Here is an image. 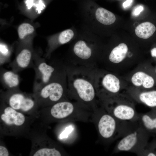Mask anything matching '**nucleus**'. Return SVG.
I'll return each mask as SVG.
<instances>
[{"mask_svg": "<svg viewBox=\"0 0 156 156\" xmlns=\"http://www.w3.org/2000/svg\"><path fill=\"white\" fill-rule=\"evenodd\" d=\"M36 144L31 155L34 156H60L61 153L56 148L50 147L45 144V142H40Z\"/></svg>", "mask_w": 156, "mask_h": 156, "instance_id": "obj_18", "label": "nucleus"}, {"mask_svg": "<svg viewBox=\"0 0 156 156\" xmlns=\"http://www.w3.org/2000/svg\"><path fill=\"white\" fill-rule=\"evenodd\" d=\"M145 61L124 75L121 76L129 86L142 90H148L155 86L154 77L147 71Z\"/></svg>", "mask_w": 156, "mask_h": 156, "instance_id": "obj_7", "label": "nucleus"}, {"mask_svg": "<svg viewBox=\"0 0 156 156\" xmlns=\"http://www.w3.org/2000/svg\"><path fill=\"white\" fill-rule=\"evenodd\" d=\"M33 57L31 50L27 47L21 49L10 64L12 70L18 73L25 69L33 67Z\"/></svg>", "mask_w": 156, "mask_h": 156, "instance_id": "obj_12", "label": "nucleus"}, {"mask_svg": "<svg viewBox=\"0 0 156 156\" xmlns=\"http://www.w3.org/2000/svg\"><path fill=\"white\" fill-rule=\"evenodd\" d=\"M132 122L120 121L109 113L104 112L98 119L97 129L101 137L110 140L123 136L131 127Z\"/></svg>", "mask_w": 156, "mask_h": 156, "instance_id": "obj_4", "label": "nucleus"}, {"mask_svg": "<svg viewBox=\"0 0 156 156\" xmlns=\"http://www.w3.org/2000/svg\"><path fill=\"white\" fill-rule=\"evenodd\" d=\"M8 49L6 46L3 44H0L1 54L4 56L6 57L8 55Z\"/></svg>", "mask_w": 156, "mask_h": 156, "instance_id": "obj_21", "label": "nucleus"}, {"mask_svg": "<svg viewBox=\"0 0 156 156\" xmlns=\"http://www.w3.org/2000/svg\"><path fill=\"white\" fill-rule=\"evenodd\" d=\"M1 100L8 106L26 116L38 114L39 107L33 93L22 92L20 89L1 91Z\"/></svg>", "mask_w": 156, "mask_h": 156, "instance_id": "obj_2", "label": "nucleus"}, {"mask_svg": "<svg viewBox=\"0 0 156 156\" xmlns=\"http://www.w3.org/2000/svg\"><path fill=\"white\" fill-rule=\"evenodd\" d=\"M0 125L1 131L5 135H18L26 134L30 125V118L1 101Z\"/></svg>", "mask_w": 156, "mask_h": 156, "instance_id": "obj_1", "label": "nucleus"}, {"mask_svg": "<svg viewBox=\"0 0 156 156\" xmlns=\"http://www.w3.org/2000/svg\"><path fill=\"white\" fill-rule=\"evenodd\" d=\"M127 92L133 99L156 110V90H142L129 86Z\"/></svg>", "mask_w": 156, "mask_h": 156, "instance_id": "obj_11", "label": "nucleus"}, {"mask_svg": "<svg viewBox=\"0 0 156 156\" xmlns=\"http://www.w3.org/2000/svg\"><path fill=\"white\" fill-rule=\"evenodd\" d=\"M35 76L33 91H36L50 82L57 79L55 75V69L45 60L36 56L33 57V66Z\"/></svg>", "mask_w": 156, "mask_h": 156, "instance_id": "obj_8", "label": "nucleus"}, {"mask_svg": "<svg viewBox=\"0 0 156 156\" xmlns=\"http://www.w3.org/2000/svg\"></svg>", "mask_w": 156, "mask_h": 156, "instance_id": "obj_28", "label": "nucleus"}, {"mask_svg": "<svg viewBox=\"0 0 156 156\" xmlns=\"http://www.w3.org/2000/svg\"><path fill=\"white\" fill-rule=\"evenodd\" d=\"M151 56L153 57H156V47H154L151 50Z\"/></svg>", "mask_w": 156, "mask_h": 156, "instance_id": "obj_25", "label": "nucleus"}, {"mask_svg": "<svg viewBox=\"0 0 156 156\" xmlns=\"http://www.w3.org/2000/svg\"><path fill=\"white\" fill-rule=\"evenodd\" d=\"M73 129V128L70 126L67 127L60 135L59 138L62 139L67 138Z\"/></svg>", "mask_w": 156, "mask_h": 156, "instance_id": "obj_20", "label": "nucleus"}, {"mask_svg": "<svg viewBox=\"0 0 156 156\" xmlns=\"http://www.w3.org/2000/svg\"><path fill=\"white\" fill-rule=\"evenodd\" d=\"M101 84L105 90L112 96L127 92V82L116 74L108 73L103 77Z\"/></svg>", "mask_w": 156, "mask_h": 156, "instance_id": "obj_9", "label": "nucleus"}, {"mask_svg": "<svg viewBox=\"0 0 156 156\" xmlns=\"http://www.w3.org/2000/svg\"><path fill=\"white\" fill-rule=\"evenodd\" d=\"M155 73H156V68H155Z\"/></svg>", "mask_w": 156, "mask_h": 156, "instance_id": "obj_27", "label": "nucleus"}, {"mask_svg": "<svg viewBox=\"0 0 156 156\" xmlns=\"http://www.w3.org/2000/svg\"><path fill=\"white\" fill-rule=\"evenodd\" d=\"M34 30L33 26L28 23L21 24L18 29V37L21 39H23L26 36L31 34Z\"/></svg>", "mask_w": 156, "mask_h": 156, "instance_id": "obj_19", "label": "nucleus"}, {"mask_svg": "<svg viewBox=\"0 0 156 156\" xmlns=\"http://www.w3.org/2000/svg\"><path fill=\"white\" fill-rule=\"evenodd\" d=\"M73 85L78 96L83 101L89 102L94 99L95 90L89 82L83 79L78 78L74 80Z\"/></svg>", "mask_w": 156, "mask_h": 156, "instance_id": "obj_13", "label": "nucleus"}, {"mask_svg": "<svg viewBox=\"0 0 156 156\" xmlns=\"http://www.w3.org/2000/svg\"><path fill=\"white\" fill-rule=\"evenodd\" d=\"M46 108L48 109L50 117L55 120H65L71 118L76 112L74 105L66 101H60Z\"/></svg>", "mask_w": 156, "mask_h": 156, "instance_id": "obj_10", "label": "nucleus"}, {"mask_svg": "<svg viewBox=\"0 0 156 156\" xmlns=\"http://www.w3.org/2000/svg\"><path fill=\"white\" fill-rule=\"evenodd\" d=\"M9 153L7 148L4 146H0V156H8Z\"/></svg>", "mask_w": 156, "mask_h": 156, "instance_id": "obj_22", "label": "nucleus"}, {"mask_svg": "<svg viewBox=\"0 0 156 156\" xmlns=\"http://www.w3.org/2000/svg\"><path fill=\"white\" fill-rule=\"evenodd\" d=\"M150 135L137 121L122 136L116 145L114 152H130L138 155L148 144Z\"/></svg>", "mask_w": 156, "mask_h": 156, "instance_id": "obj_3", "label": "nucleus"}, {"mask_svg": "<svg viewBox=\"0 0 156 156\" xmlns=\"http://www.w3.org/2000/svg\"><path fill=\"white\" fill-rule=\"evenodd\" d=\"M0 75L1 83L6 90L20 89V78L17 73L1 68Z\"/></svg>", "mask_w": 156, "mask_h": 156, "instance_id": "obj_14", "label": "nucleus"}, {"mask_svg": "<svg viewBox=\"0 0 156 156\" xmlns=\"http://www.w3.org/2000/svg\"><path fill=\"white\" fill-rule=\"evenodd\" d=\"M133 1V0H127L124 2L122 4L124 8H127L129 6Z\"/></svg>", "mask_w": 156, "mask_h": 156, "instance_id": "obj_24", "label": "nucleus"}, {"mask_svg": "<svg viewBox=\"0 0 156 156\" xmlns=\"http://www.w3.org/2000/svg\"><path fill=\"white\" fill-rule=\"evenodd\" d=\"M78 31L79 29L72 27L62 31L51 40L50 49H52L58 45L64 44L73 40L77 35Z\"/></svg>", "mask_w": 156, "mask_h": 156, "instance_id": "obj_16", "label": "nucleus"}, {"mask_svg": "<svg viewBox=\"0 0 156 156\" xmlns=\"http://www.w3.org/2000/svg\"><path fill=\"white\" fill-rule=\"evenodd\" d=\"M144 8L142 6H140L134 10L133 14L135 16H137L139 14L140 12L142 11Z\"/></svg>", "mask_w": 156, "mask_h": 156, "instance_id": "obj_23", "label": "nucleus"}, {"mask_svg": "<svg viewBox=\"0 0 156 156\" xmlns=\"http://www.w3.org/2000/svg\"><path fill=\"white\" fill-rule=\"evenodd\" d=\"M58 80L57 79L34 91L39 107H47L61 101L64 95V88L62 83Z\"/></svg>", "mask_w": 156, "mask_h": 156, "instance_id": "obj_6", "label": "nucleus"}, {"mask_svg": "<svg viewBox=\"0 0 156 156\" xmlns=\"http://www.w3.org/2000/svg\"><path fill=\"white\" fill-rule=\"evenodd\" d=\"M112 105L108 112L118 120L126 122H135L138 119L133 99L127 92L112 96Z\"/></svg>", "mask_w": 156, "mask_h": 156, "instance_id": "obj_5", "label": "nucleus"}, {"mask_svg": "<svg viewBox=\"0 0 156 156\" xmlns=\"http://www.w3.org/2000/svg\"><path fill=\"white\" fill-rule=\"evenodd\" d=\"M138 122L151 135L156 134V110L150 112L139 114Z\"/></svg>", "mask_w": 156, "mask_h": 156, "instance_id": "obj_15", "label": "nucleus"}, {"mask_svg": "<svg viewBox=\"0 0 156 156\" xmlns=\"http://www.w3.org/2000/svg\"><path fill=\"white\" fill-rule=\"evenodd\" d=\"M150 21H147L139 24L135 28L136 35L138 37L148 39L152 37L156 32V25Z\"/></svg>", "mask_w": 156, "mask_h": 156, "instance_id": "obj_17", "label": "nucleus"}, {"mask_svg": "<svg viewBox=\"0 0 156 156\" xmlns=\"http://www.w3.org/2000/svg\"><path fill=\"white\" fill-rule=\"evenodd\" d=\"M154 143V146H154L155 147V150L156 151V144L155 145Z\"/></svg>", "mask_w": 156, "mask_h": 156, "instance_id": "obj_26", "label": "nucleus"}]
</instances>
